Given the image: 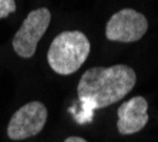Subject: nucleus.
<instances>
[{"label": "nucleus", "mask_w": 158, "mask_h": 142, "mask_svg": "<svg viewBox=\"0 0 158 142\" xmlns=\"http://www.w3.org/2000/svg\"><path fill=\"white\" fill-rule=\"evenodd\" d=\"M148 30V22L143 13L132 9H123L110 17L106 26V37L117 43L138 41Z\"/></svg>", "instance_id": "nucleus-4"}, {"label": "nucleus", "mask_w": 158, "mask_h": 142, "mask_svg": "<svg viewBox=\"0 0 158 142\" xmlns=\"http://www.w3.org/2000/svg\"><path fill=\"white\" fill-rule=\"evenodd\" d=\"M64 142H87L84 138H81V136H69Z\"/></svg>", "instance_id": "nucleus-8"}, {"label": "nucleus", "mask_w": 158, "mask_h": 142, "mask_svg": "<svg viewBox=\"0 0 158 142\" xmlns=\"http://www.w3.org/2000/svg\"><path fill=\"white\" fill-rule=\"evenodd\" d=\"M16 11L15 0H0V18L7 17L9 14Z\"/></svg>", "instance_id": "nucleus-7"}, {"label": "nucleus", "mask_w": 158, "mask_h": 142, "mask_svg": "<svg viewBox=\"0 0 158 142\" xmlns=\"http://www.w3.org/2000/svg\"><path fill=\"white\" fill-rule=\"evenodd\" d=\"M117 129L121 135H132L148 124V102L144 97H134L117 109Z\"/></svg>", "instance_id": "nucleus-6"}, {"label": "nucleus", "mask_w": 158, "mask_h": 142, "mask_svg": "<svg viewBox=\"0 0 158 142\" xmlns=\"http://www.w3.org/2000/svg\"><path fill=\"white\" fill-rule=\"evenodd\" d=\"M91 44L81 31H63L50 44L47 51V61L54 73L60 75H70L80 68L87 60Z\"/></svg>", "instance_id": "nucleus-2"}, {"label": "nucleus", "mask_w": 158, "mask_h": 142, "mask_svg": "<svg viewBox=\"0 0 158 142\" xmlns=\"http://www.w3.org/2000/svg\"><path fill=\"white\" fill-rule=\"evenodd\" d=\"M137 83L135 71L125 64L88 68L78 81L77 94L91 109L106 108L121 101Z\"/></svg>", "instance_id": "nucleus-1"}, {"label": "nucleus", "mask_w": 158, "mask_h": 142, "mask_svg": "<svg viewBox=\"0 0 158 142\" xmlns=\"http://www.w3.org/2000/svg\"><path fill=\"white\" fill-rule=\"evenodd\" d=\"M47 121V108L40 101L27 102L22 108H19L10 122L7 125V136L13 141H22V139L34 136L46 125Z\"/></svg>", "instance_id": "nucleus-5"}, {"label": "nucleus", "mask_w": 158, "mask_h": 142, "mask_svg": "<svg viewBox=\"0 0 158 142\" xmlns=\"http://www.w3.org/2000/svg\"><path fill=\"white\" fill-rule=\"evenodd\" d=\"M52 20L50 10L40 7L30 11L27 17L23 20L20 29L13 37V50L22 59H30L36 53L37 44L48 29Z\"/></svg>", "instance_id": "nucleus-3"}]
</instances>
